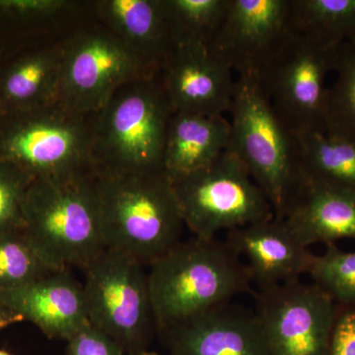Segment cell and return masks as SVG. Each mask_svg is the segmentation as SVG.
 Listing matches in <instances>:
<instances>
[{
	"label": "cell",
	"mask_w": 355,
	"mask_h": 355,
	"mask_svg": "<svg viewBox=\"0 0 355 355\" xmlns=\"http://www.w3.org/2000/svg\"><path fill=\"white\" fill-rule=\"evenodd\" d=\"M147 280L157 333L251 289L241 258L216 237L180 242L154 261Z\"/></svg>",
	"instance_id": "6da1fadb"
},
{
	"label": "cell",
	"mask_w": 355,
	"mask_h": 355,
	"mask_svg": "<svg viewBox=\"0 0 355 355\" xmlns=\"http://www.w3.org/2000/svg\"><path fill=\"white\" fill-rule=\"evenodd\" d=\"M173 113L160 72L119 88L92 116L96 174L165 172L163 153Z\"/></svg>",
	"instance_id": "7a4b0ae2"
},
{
	"label": "cell",
	"mask_w": 355,
	"mask_h": 355,
	"mask_svg": "<svg viewBox=\"0 0 355 355\" xmlns=\"http://www.w3.org/2000/svg\"><path fill=\"white\" fill-rule=\"evenodd\" d=\"M96 187L107 250L150 266L181 242L186 225L165 172L96 174Z\"/></svg>",
	"instance_id": "3957f363"
},
{
	"label": "cell",
	"mask_w": 355,
	"mask_h": 355,
	"mask_svg": "<svg viewBox=\"0 0 355 355\" xmlns=\"http://www.w3.org/2000/svg\"><path fill=\"white\" fill-rule=\"evenodd\" d=\"M22 230L51 270L85 268L106 250L96 173L34 180L26 193Z\"/></svg>",
	"instance_id": "277c9868"
},
{
	"label": "cell",
	"mask_w": 355,
	"mask_h": 355,
	"mask_svg": "<svg viewBox=\"0 0 355 355\" xmlns=\"http://www.w3.org/2000/svg\"><path fill=\"white\" fill-rule=\"evenodd\" d=\"M0 159L36 179L95 174L92 116L62 105L0 114Z\"/></svg>",
	"instance_id": "5b68a950"
},
{
	"label": "cell",
	"mask_w": 355,
	"mask_h": 355,
	"mask_svg": "<svg viewBox=\"0 0 355 355\" xmlns=\"http://www.w3.org/2000/svg\"><path fill=\"white\" fill-rule=\"evenodd\" d=\"M229 113L227 150L246 166L280 218L297 182L295 139L275 116L253 77H238Z\"/></svg>",
	"instance_id": "8992f818"
},
{
	"label": "cell",
	"mask_w": 355,
	"mask_h": 355,
	"mask_svg": "<svg viewBox=\"0 0 355 355\" xmlns=\"http://www.w3.org/2000/svg\"><path fill=\"white\" fill-rule=\"evenodd\" d=\"M170 179L184 225L195 237L212 239L220 231L275 216L265 193L230 151L211 164Z\"/></svg>",
	"instance_id": "52a82bcc"
},
{
	"label": "cell",
	"mask_w": 355,
	"mask_h": 355,
	"mask_svg": "<svg viewBox=\"0 0 355 355\" xmlns=\"http://www.w3.org/2000/svg\"><path fill=\"white\" fill-rule=\"evenodd\" d=\"M83 270L89 322L130 355L146 350L156 326L144 266L106 249Z\"/></svg>",
	"instance_id": "ba28073f"
},
{
	"label": "cell",
	"mask_w": 355,
	"mask_h": 355,
	"mask_svg": "<svg viewBox=\"0 0 355 355\" xmlns=\"http://www.w3.org/2000/svg\"><path fill=\"white\" fill-rule=\"evenodd\" d=\"M158 73L105 26L77 28L64 39L58 104L72 113L93 116L121 86Z\"/></svg>",
	"instance_id": "9c48e42d"
},
{
	"label": "cell",
	"mask_w": 355,
	"mask_h": 355,
	"mask_svg": "<svg viewBox=\"0 0 355 355\" xmlns=\"http://www.w3.org/2000/svg\"><path fill=\"white\" fill-rule=\"evenodd\" d=\"M336 50L294 34L258 80L272 111L293 135L324 133L328 87Z\"/></svg>",
	"instance_id": "30bf717a"
},
{
	"label": "cell",
	"mask_w": 355,
	"mask_h": 355,
	"mask_svg": "<svg viewBox=\"0 0 355 355\" xmlns=\"http://www.w3.org/2000/svg\"><path fill=\"white\" fill-rule=\"evenodd\" d=\"M254 297L270 355H330L338 305L313 282L293 280Z\"/></svg>",
	"instance_id": "8fae6325"
},
{
	"label": "cell",
	"mask_w": 355,
	"mask_h": 355,
	"mask_svg": "<svg viewBox=\"0 0 355 355\" xmlns=\"http://www.w3.org/2000/svg\"><path fill=\"white\" fill-rule=\"evenodd\" d=\"M293 35L291 0H231L209 50L238 77L258 79Z\"/></svg>",
	"instance_id": "7c38bea8"
},
{
	"label": "cell",
	"mask_w": 355,
	"mask_h": 355,
	"mask_svg": "<svg viewBox=\"0 0 355 355\" xmlns=\"http://www.w3.org/2000/svg\"><path fill=\"white\" fill-rule=\"evenodd\" d=\"M173 111L224 116L234 99V72L207 46L173 48L160 71Z\"/></svg>",
	"instance_id": "4fadbf2b"
},
{
	"label": "cell",
	"mask_w": 355,
	"mask_h": 355,
	"mask_svg": "<svg viewBox=\"0 0 355 355\" xmlns=\"http://www.w3.org/2000/svg\"><path fill=\"white\" fill-rule=\"evenodd\" d=\"M158 334L171 355H270L254 311L232 302Z\"/></svg>",
	"instance_id": "5bb4252c"
},
{
	"label": "cell",
	"mask_w": 355,
	"mask_h": 355,
	"mask_svg": "<svg viewBox=\"0 0 355 355\" xmlns=\"http://www.w3.org/2000/svg\"><path fill=\"white\" fill-rule=\"evenodd\" d=\"M241 258L259 291L301 279L315 254L277 217L228 231L224 240Z\"/></svg>",
	"instance_id": "9a60e30c"
},
{
	"label": "cell",
	"mask_w": 355,
	"mask_h": 355,
	"mask_svg": "<svg viewBox=\"0 0 355 355\" xmlns=\"http://www.w3.org/2000/svg\"><path fill=\"white\" fill-rule=\"evenodd\" d=\"M23 321L36 324L51 338L69 340L89 322L83 286L69 270H55L31 284L0 293Z\"/></svg>",
	"instance_id": "2e32d148"
},
{
	"label": "cell",
	"mask_w": 355,
	"mask_h": 355,
	"mask_svg": "<svg viewBox=\"0 0 355 355\" xmlns=\"http://www.w3.org/2000/svg\"><path fill=\"white\" fill-rule=\"evenodd\" d=\"M303 246L355 240V191L312 181L298 171L280 217Z\"/></svg>",
	"instance_id": "e0dca14e"
},
{
	"label": "cell",
	"mask_w": 355,
	"mask_h": 355,
	"mask_svg": "<svg viewBox=\"0 0 355 355\" xmlns=\"http://www.w3.org/2000/svg\"><path fill=\"white\" fill-rule=\"evenodd\" d=\"M93 6L100 24L147 67L161 71L173 49L163 0H100Z\"/></svg>",
	"instance_id": "ac0fdd59"
},
{
	"label": "cell",
	"mask_w": 355,
	"mask_h": 355,
	"mask_svg": "<svg viewBox=\"0 0 355 355\" xmlns=\"http://www.w3.org/2000/svg\"><path fill=\"white\" fill-rule=\"evenodd\" d=\"M64 39L25 53L4 70L0 76L3 112L44 108L60 103Z\"/></svg>",
	"instance_id": "d6986e66"
},
{
	"label": "cell",
	"mask_w": 355,
	"mask_h": 355,
	"mask_svg": "<svg viewBox=\"0 0 355 355\" xmlns=\"http://www.w3.org/2000/svg\"><path fill=\"white\" fill-rule=\"evenodd\" d=\"M230 133V121L224 116L174 112L163 153L166 174L182 176L211 164L227 150Z\"/></svg>",
	"instance_id": "ffe728a7"
},
{
	"label": "cell",
	"mask_w": 355,
	"mask_h": 355,
	"mask_svg": "<svg viewBox=\"0 0 355 355\" xmlns=\"http://www.w3.org/2000/svg\"><path fill=\"white\" fill-rule=\"evenodd\" d=\"M298 171L319 183L355 191V144L323 132L294 137Z\"/></svg>",
	"instance_id": "44dd1931"
},
{
	"label": "cell",
	"mask_w": 355,
	"mask_h": 355,
	"mask_svg": "<svg viewBox=\"0 0 355 355\" xmlns=\"http://www.w3.org/2000/svg\"><path fill=\"white\" fill-rule=\"evenodd\" d=\"M294 34L329 48L355 38V0H291Z\"/></svg>",
	"instance_id": "7402d4cb"
},
{
	"label": "cell",
	"mask_w": 355,
	"mask_h": 355,
	"mask_svg": "<svg viewBox=\"0 0 355 355\" xmlns=\"http://www.w3.org/2000/svg\"><path fill=\"white\" fill-rule=\"evenodd\" d=\"M173 48H209L227 15L231 0H163Z\"/></svg>",
	"instance_id": "603a6c76"
},
{
	"label": "cell",
	"mask_w": 355,
	"mask_h": 355,
	"mask_svg": "<svg viewBox=\"0 0 355 355\" xmlns=\"http://www.w3.org/2000/svg\"><path fill=\"white\" fill-rule=\"evenodd\" d=\"M336 80L328 88L324 135L355 144V38L336 50Z\"/></svg>",
	"instance_id": "cb8c5ba5"
},
{
	"label": "cell",
	"mask_w": 355,
	"mask_h": 355,
	"mask_svg": "<svg viewBox=\"0 0 355 355\" xmlns=\"http://www.w3.org/2000/svg\"><path fill=\"white\" fill-rule=\"evenodd\" d=\"M53 272L55 270L40 258L22 229L0 231V293L19 288Z\"/></svg>",
	"instance_id": "d4e9b609"
},
{
	"label": "cell",
	"mask_w": 355,
	"mask_h": 355,
	"mask_svg": "<svg viewBox=\"0 0 355 355\" xmlns=\"http://www.w3.org/2000/svg\"><path fill=\"white\" fill-rule=\"evenodd\" d=\"M308 275L336 305L355 307V251L326 245L323 254H315Z\"/></svg>",
	"instance_id": "484cf974"
},
{
	"label": "cell",
	"mask_w": 355,
	"mask_h": 355,
	"mask_svg": "<svg viewBox=\"0 0 355 355\" xmlns=\"http://www.w3.org/2000/svg\"><path fill=\"white\" fill-rule=\"evenodd\" d=\"M34 178L0 159V231L23 228L26 193Z\"/></svg>",
	"instance_id": "4316f807"
},
{
	"label": "cell",
	"mask_w": 355,
	"mask_h": 355,
	"mask_svg": "<svg viewBox=\"0 0 355 355\" xmlns=\"http://www.w3.org/2000/svg\"><path fill=\"white\" fill-rule=\"evenodd\" d=\"M79 3L67 0H0V17L55 23L76 13Z\"/></svg>",
	"instance_id": "83f0119b"
},
{
	"label": "cell",
	"mask_w": 355,
	"mask_h": 355,
	"mask_svg": "<svg viewBox=\"0 0 355 355\" xmlns=\"http://www.w3.org/2000/svg\"><path fill=\"white\" fill-rule=\"evenodd\" d=\"M67 355H125V350L104 331L88 323L69 340Z\"/></svg>",
	"instance_id": "f1b7e54d"
},
{
	"label": "cell",
	"mask_w": 355,
	"mask_h": 355,
	"mask_svg": "<svg viewBox=\"0 0 355 355\" xmlns=\"http://www.w3.org/2000/svg\"><path fill=\"white\" fill-rule=\"evenodd\" d=\"M330 355H355V307L338 306Z\"/></svg>",
	"instance_id": "f546056e"
},
{
	"label": "cell",
	"mask_w": 355,
	"mask_h": 355,
	"mask_svg": "<svg viewBox=\"0 0 355 355\" xmlns=\"http://www.w3.org/2000/svg\"><path fill=\"white\" fill-rule=\"evenodd\" d=\"M22 321V318L14 313L12 310L9 309L0 299V331L6 329L7 327L11 326V324L19 323Z\"/></svg>",
	"instance_id": "4dcf8cb0"
},
{
	"label": "cell",
	"mask_w": 355,
	"mask_h": 355,
	"mask_svg": "<svg viewBox=\"0 0 355 355\" xmlns=\"http://www.w3.org/2000/svg\"><path fill=\"white\" fill-rule=\"evenodd\" d=\"M133 355H160L155 354V352H147V350H141V352H137V354Z\"/></svg>",
	"instance_id": "1f68e13d"
},
{
	"label": "cell",
	"mask_w": 355,
	"mask_h": 355,
	"mask_svg": "<svg viewBox=\"0 0 355 355\" xmlns=\"http://www.w3.org/2000/svg\"><path fill=\"white\" fill-rule=\"evenodd\" d=\"M0 355H12L9 354L8 352H6V350L0 349Z\"/></svg>",
	"instance_id": "d6a6232c"
},
{
	"label": "cell",
	"mask_w": 355,
	"mask_h": 355,
	"mask_svg": "<svg viewBox=\"0 0 355 355\" xmlns=\"http://www.w3.org/2000/svg\"><path fill=\"white\" fill-rule=\"evenodd\" d=\"M2 112H3V110H2L1 105H0V114H1Z\"/></svg>",
	"instance_id": "836d02e7"
}]
</instances>
